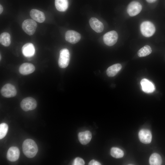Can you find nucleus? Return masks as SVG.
<instances>
[{"instance_id":"10","label":"nucleus","mask_w":165,"mask_h":165,"mask_svg":"<svg viewBox=\"0 0 165 165\" xmlns=\"http://www.w3.org/2000/svg\"><path fill=\"white\" fill-rule=\"evenodd\" d=\"M20 155L19 148L15 146L10 147L8 150L7 153L8 160L11 162H14L18 160Z\"/></svg>"},{"instance_id":"19","label":"nucleus","mask_w":165,"mask_h":165,"mask_svg":"<svg viewBox=\"0 0 165 165\" xmlns=\"http://www.w3.org/2000/svg\"><path fill=\"white\" fill-rule=\"evenodd\" d=\"M55 2L57 9L59 11L64 12L68 8V0H55Z\"/></svg>"},{"instance_id":"16","label":"nucleus","mask_w":165,"mask_h":165,"mask_svg":"<svg viewBox=\"0 0 165 165\" xmlns=\"http://www.w3.org/2000/svg\"><path fill=\"white\" fill-rule=\"evenodd\" d=\"M22 51L24 56L30 57L34 55L35 53V48L32 43H28L23 46Z\"/></svg>"},{"instance_id":"23","label":"nucleus","mask_w":165,"mask_h":165,"mask_svg":"<svg viewBox=\"0 0 165 165\" xmlns=\"http://www.w3.org/2000/svg\"><path fill=\"white\" fill-rule=\"evenodd\" d=\"M111 155L116 158H120L124 156L123 151L117 147H112L111 149Z\"/></svg>"},{"instance_id":"26","label":"nucleus","mask_w":165,"mask_h":165,"mask_svg":"<svg viewBox=\"0 0 165 165\" xmlns=\"http://www.w3.org/2000/svg\"><path fill=\"white\" fill-rule=\"evenodd\" d=\"M88 164L90 165H101V163L95 160H91L89 163Z\"/></svg>"},{"instance_id":"6","label":"nucleus","mask_w":165,"mask_h":165,"mask_svg":"<svg viewBox=\"0 0 165 165\" xmlns=\"http://www.w3.org/2000/svg\"><path fill=\"white\" fill-rule=\"evenodd\" d=\"M118 35L115 31H112L105 33L103 37L104 43L107 45L111 46L114 45L117 42Z\"/></svg>"},{"instance_id":"25","label":"nucleus","mask_w":165,"mask_h":165,"mask_svg":"<svg viewBox=\"0 0 165 165\" xmlns=\"http://www.w3.org/2000/svg\"><path fill=\"white\" fill-rule=\"evenodd\" d=\"M72 164L74 165H83L85 164V162L82 158L77 157L74 160Z\"/></svg>"},{"instance_id":"12","label":"nucleus","mask_w":165,"mask_h":165,"mask_svg":"<svg viewBox=\"0 0 165 165\" xmlns=\"http://www.w3.org/2000/svg\"><path fill=\"white\" fill-rule=\"evenodd\" d=\"M89 22L91 28L96 32L100 33L104 30V26L103 23L96 18H91Z\"/></svg>"},{"instance_id":"4","label":"nucleus","mask_w":165,"mask_h":165,"mask_svg":"<svg viewBox=\"0 0 165 165\" xmlns=\"http://www.w3.org/2000/svg\"><path fill=\"white\" fill-rule=\"evenodd\" d=\"M37 27L36 23L31 19L24 20L22 24V28L24 31L30 35H33L35 33Z\"/></svg>"},{"instance_id":"3","label":"nucleus","mask_w":165,"mask_h":165,"mask_svg":"<svg viewBox=\"0 0 165 165\" xmlns=\"http://www.w3.org/2000/svg\"><path fill=\"white\" fill-rule=\"evenodd\" d=\"M70 59V53L68 50L66 48L61 49L60 52L58 61L59 67L61 68H65L67 67L69 64Z\"/></svg>"},{"instance_id":"5","label":"nucleus","mask_w":165,"mask_h":165,"mask_svg":"<svg viewBox=\"0 0 165 165\" xmlns=\"http://www.w3.org/2000/svg\"><path fill=\"white\" fill-rule=\"evenodd\" d=\"M37 106L35 100L32 97H27L24 99L20 103L21 108L25 111L35 109Z\"/></svg>"},{"instance_id":"20","label":"nucleus","mask_w":165,"mask_h":165,"mask_svg":"<svg viewBox=\"0 0 165 165\" xmlns=\"http://www.w3.org/2000/svg\"><path fill=\"white\" fill-rule=\"evenodd\" d=\"M0 42L1 44L5 46H8L11 43V37L9 34L4 32L1 34Z\"/></svg>"},{"instance_id":"7","label":"nucleus","mask_w":165,"mask_h":165,"mask_svg":"<svg viewBox=\"0 0 165 165\" xmlns=\"http://www.w3.org/2000/svg\"><path fill=\"white\" fill-rule=\"evenodd\" d=\"M0 92L3 96L7 98L14 97L17 93L15 87L10 83H7L3 86Z\"/></svg>"},{"instance_id":"18","label":"nucleus","mask_w":165,"mask_h":165,"mask_svg":"<svg viewBox=\"0 0 165 165\" xmlns=\"http://www.w3.org/2000/svg\"><path fill=\"white\" fill-rule=\"evenodd\" d=\"M122 68V65L120 64H116L108 67L106 71L108 76L112 77L116 75Z\"/></svg>"},{"instance_id":"27","label":"nucleus","mask_w":165,"mask_h":165,"mask_svg":"<svg viewBox=\"0 0 165 165\" xmlns=\"http://www.w3.org/2000/svg\"><path fill=\"white\" fill-rule=\"evenodd\" d=\"M157 0H146L148 2L151 3L155 2Z\"/></svg>"},{"instance_id":"11","label":"nucleus","mask_w":165,"mask_h":165,"mask_svg":"<svg viewBox=\"0 0 165 165\" xmlns=\"http://www.w3.org/2000/svg\"><path fill=\"white\" fill-rule=\"evenodd\" d=\"M139 138L140 141L144 144L150 143L152 140V136L150 131L145 129L141 130L138 134Z\"/></svg>"},{"instance_id":"1","label":"nucleus","mask_w":165,"mask_h":165,"mask_svg":"<svg viewBox=\"0 0 165 165\" xmlns=\"http://www.w3.org/2000/svg\"><path fill=\"white\" fill-rule=\"evenodd\" d=\"M22 149L24 154L29 158L35 157L38 150L37 145L35 142L30 139L24 141L22 145Z\"/></svg>"},{"instance_id":"14","label":"nucleus","mask_w":165,"mask_h":165,"mask_svg":"<svg viewBox=\"0 0 165 165\" xmlns=\"http://www.w3.org/2000/svg\"><path fill=\"white\" fill-rule=\"evenodd\" d=\"M140 83L142 90L145 93H152L155 90V88L154 84L147 79H142Z\"/></svg>"},{"instance_id":"22","label":"nucleus","mask_w":165,"mask_h":165,"mask_svg":"<svg viewBox=\"0 0 165 165\" xmlns=\"http://www.w3.org/2000/svg\"><path fill=\"white\" fill-rule=\"evenodd\" d=\"M152 49L148 45H146L140 49L138 51V56L140 57L146 56L152 52Z\"/></svg>"},{"instance_id":"8","label":"nucleus","mask_w":165,"mask_h":165,"mask_svg":"<svg viewBox=\"0 0 165 165\" xmlns=\"http://www.w3.org/2000/svg\"><path fill=\"white\" fill-rule=\"evenodd\" d=\"M142 9V6L139 2L137 1H133L128 5L127 8V12L130 16H134L140 12Z\"/></svg>"},{"instance_id":"24","label":"nucleus","mask_w":165,"mask_h":165,"mask_svg":"<svg viewBox=\"0 0 165 165\" xmlns=\"http://www.w3.org/2000/svg\"><path fill=\"white\" fill-rule=\"evenodd\" d=\"M8 129L7 124L2 123L0 124V139L3 138L6 135Z\"/></svg>"},{"instance_id":"28","label":"nucleus","mask_w":165,"mask_h":165,"mask_svg":"<svg viewBox=\"0 0 165 165\" xmlns=\"http://www.w3.org/2000/svg\"><path fill=\"white\" fill-rule=\"evenodd\" d=\"M3 11V8L1 5H0V14H1V13H2V12Z\"/></svg>"},{"instance_id":"2","label":"nucleus","mask_w":165,"mask_h":165,"mask_svg":"<svg viewBox=\"0 0 165 165\" xmlns=\"http://www.w3.org/2000/svg\"><path fill=\"white\" fill-rule=\"evenodd\" d=\"M140 30L142 35L145 37L152 36L156 31L154 25L149 21L143 22L140 25Z\"/></svg>"},{"instance_id":"21","label":"nucleus","mask_w":165,"mask_h":165,"mask_svg":"<svg viewBox=\"0 0 165 165\" xmlns=\"http://www.w3.org/2000/svg\"><path fill=\"white\" fill-rule=\"evenodd\" d=\"M149 162L151 165H160L162 162V160L160 155L157 153H153L150 156Z\"/></svg>"},{"instance_id":"15","label":"nucleus","mask_w":165,"mask_h":165,"mask_svg":"<svg viewBox=\"0 0 165 165\" xmlns=\"http://www.w3.org/2000/svg\"><path fill=\"white\" fill-rule=\"evenodd\" d=\"M30 14L32 18L39 23L43 22L45 19L44 13L37 9H34L31 10Z\"/></svg>"},{"instance_id":"17","label":"nucleus","mask_w":165,"mask_h":165,"mask_svg":"<svg viewBox=\"0 0 165 165\" xmlns=\"http://www.w3.org/2000/svg\"><path fill=\"white\" fill-rule=\"evenodd\" d=\"M78 137L80 143L83 145L88 143L92 138V134L89 130L79 132L78 134Z\"/></svg>"},{"instance_id":"9","label":"nucleus","mask_w":165,"mask_h":165,"mask_svg":"<svg viewBox=\"0 0 165 165\" xmlns=\"http://www.w3.org/2000/svg\"><path fill=\"white\" fill-rule=\"evenodd\" d=\"M80 34L74 30H68L65 34V39L66 41L75 44L80 39Z\"/></svg>"},{"instance_id":"29","label":"nucleus","mask_w":165,"mask_h":165,"mask_svg":"<svg viewBox=\"0 0 165 165\" xmlns=\"http://www.w3.org/2000/svg\"><path fill=\"white\" fill-rule=\"evenodd\" d=\"M1 60V55H0V60Z\"/></svg>"},{"instance_id":"13","label":"nucleus","mask_w":165,"mask_h":165,"mask_svg":"<svg viewBox=\"0 0 165 165\" xmlns=\"http://www.w3.org/2000/svg\"><path fill=\"white\" fill-rule=\"evenodd\" d=\"M34 66L32 64L25 63L22 64L19 67V71L23 75H27L33 72L35 70Z\"/></svg>"}]
</instances>
